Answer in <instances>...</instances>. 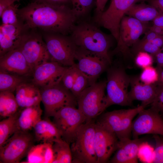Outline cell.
<instances>
[{"mask_svg": "<svg viewBox=\"0 0 163 163\" xmlns=\"http://www.w3.org/2000/svg\"><path fill=\"white\" fill-rule=\"evenodd\" d=\"M11 0L13 1L14 2H15L17 1H18L19 0Z\"/></svg>", "mask_w": 163, "mask_h": 163, "instance_id": "obj_49", "label": "cell"}, {"mask_svg": "<svg viewBox=\"0 0 163 163\" xmlns=\"http://www.w3.org/2000/svg\"><path fill=\"white\" fill-rule=\"evenodd\" d=\"M76 70L74 65L69 67L62 79L61 82L64 86L71 91L74 83Z\"/></svg>", "mask_w": 163, "mask_h": 163, "instance_id": "obj_37", "label": "cell"}, {"mask_svg": "<svg viewBox=\"0 0 163 163\" xmlns=\"http://www.w3.org/2000/svg\"><path fill=\"white\" fill-rule=\"evenodd\" d=\"M43 36L50 61L66 67L75 65L77 46L70 36L44 32Z\"/></svg>", "mask_w": 163, "mask_h": 163, "instance_id": "obj_7", "label": "cell"}, {"mask_svg": "<svg viewBox=\"0 0 163 163\" xmlns=\"http://www.w3.org/2000/svg\"><path fill=\"white\" fill-rule=\"evenodd\" d=\"M33 2L53 5L68 6L71 4V0H34Z\"/></svg>", "mask_w": 163, "mask_h": 163, "instance_id": "obj_39", "label": "cell"}, {"mask_svg": "<svg viewBox=\"0 0 163 163\" xmlns=\"http://www.w3.org/2000/svg\"><path fill=\"white\" fill-rule=\"evenodd\" d=\"M149 5L155 8L160 14H163V0H148Z\"/></svg>", "mask_w": 163, "mask_h": 163, "instance_id": "obj_41", "label": "cell"}, {"mask_svg": "<svg viewBox=\"0 0 163 163\" xmlns=\"http://www.w3.org/2000/svg\"><path fill=\"white\" fill-rule=\"evenodd\" d=\"M148 0H111L108 8L96 15V22L109 30L118 42L120 38V27L123 18L133 5L137 2Z\"/></svg>", "mask_w": 163, "mask_h": 163, "instance_id": "obj_12", "label": "cell"}, {"mask_svg": "<svg viewBox=\"0 0 163 163\" xmlns=\"http://www.w3.org/2000/svg\"><path fill=\"white\" fill-rule=\"evenodd\" d=\"M156 69L159 74L158 80L156 83L158 84L163 85V69H158L157 68Z\"/></svg>", "mask_w": 163, "mask_h": 163, "instance_id": "obj_48", "label": "cell"}, {"mask_svg": "<svg viewBox=\"0 0 163 163\" xmlns=\"http://www.w3.org/2000/svg\"><path fill=\"white\" fill-rule=\"evenodd\" d=\"M106 105L107 108L113 105L130 106L128 88L130 77L121 67H111L107 70Z\"/></svg>", "mask_w": 163, "mask_h": 163, "instance_id": "obj_4", "label": "cell"}, {"mask_svg": "<svg viewBox=\"0 0 163 163\" xmlns=\"http://www.w3.org/2000/svg\"><path fill=\"white\" fill-rule=\"evenodd\" d=\"M149 29L155 32L160 35H163V27L153 25L149 27Z\"/></svg>", "mask_w": 163, "mask_h": 163, "instance_id": "obj_47", "label": "cell"}, {"mask_svg": "<svg viewBox=\"0 0 163 163\" xmlns=\"http://www.w3.org/2000/svg\"><path fill=\"white\" fill-rule=\"evenodd\" d=\"M14 3L11 0H0V16L6 9Z\"/></svg>", "mask_w": 163, "mask_h": 163, "instance_id": "obj_44", "label": "cell"}, {"mask_svg": "<svg viewBox=\"0 0 163 163\" xmlns=\"http://www.w3.org/2000/svg\"><path fill=\"white\" fill-rule=\"evenodd\" d=\"M154 58L156 63V68L158 69H163V46L155 55Z\"/></svg>", "mask_w": 163, "mask_h": 163, "instance_id": "obj_40", "label": "cell"}, {"mask_svg": "<svg viewBox=\"0 0 163 163\" xmlns=\"http://www.w3.org/2000/svg\"><path fill=\"white\" fill-rule=\"evenodd\" d=\"M72 9L77 18L84 16L92 8L95 0H71Z\"/></svg>", "mask_w": 163, "mask_h": 163, "instance_id": "obj_30", "label": "cell"}, {"mask_svg": "<svg viewBox=\"0 0 163 163\" xmlns=\"http://www.w3.org/2000/svg\"><path fill=\"white\" fill-rule=\"evenodd\" d=\"M151 42L158 47L161 48L163 46V35H160Z\"/></svg>", "mask_w": 163, "mask_h": 163, "instance_id": "obj_45", "label": "cell"}, {"mask_svg": "<svg viewBox=\"0 0 163 163\" xmlns=\"http://www.w3.org/2000/svg\"><path fill=\"white\" fill-rule=\"evenodd\" d=\"M145 108L140 105L133 108L107 112L102 115L96 123L115 134L119 140L130 138L133 120Z\"/></svg>", "mask_w": 163, "mask_h": 163, "instance_id": "obj_6", "label": "cell"}, {"mask_svg": "<svg viewBox=\"0 0 163 163\" xmlns=\"http://www.w3.org/2000/svg\"><path fill=\"white\" fill-rule=\"evenodd\" d=\"M155 142L153 151L152 162L163 163V137L157 135H153Z\"/></svg>", "mask_w": 163, "mask_h": 163, "instance_id": "obj_35", "label": "cell"}, {"mask_svg": "<svg viewBox=\"0 0 163 163\" xmlns=\"http://www.w3.org/2000/svg\"><path fill=\"white\" fill-rule=\"evenodd\" d=\"M106 81L96 82L85 89L77 98L78 108L86 121L92 120L107 108Z\"/></svg>", "mask_w": 163, "mask_h": 163, "instance_id": "obj_5", "label": "cell"}, {"mask_svg": "<svg viewBox=\"0 0 163 163\" xmlns=\"http://www.w3.org/2000/svg\"><path fill=\"white\" fill-rule=\"evenodd\" d=\"M41 101L44 107L45 118L53 117L62 108L77 105V99L62 82L55 85L40 88Z\"/></svg>", "mask_w": 163, "mask_h": 163, "instance_id": "obj_10", "label": "cell"}, {"mask_svg": "<svg viewBox=\"0 0 163 163\" xmlns=\"http://www.w3.org/2000/svg\"><path fill=\"white\" fill-rule=\"evenodd\" d=\"M95 123L86 121L77 131L71 149L72 162L97 163L94 147Z\"/></svg>", "mask_w": 163, "mask_h": 163, "instance_id": "obj_3", "label": "cell"}, {"mask_svg": "<svg viewBox=\"0 0 163 163\" xmlns=\"http://www.w3.org/2000/svg\"><path fill=\"white\" fill-rule=\"evenodd\" d=\"M76 68L75 77L71 92L77 99L81 93L90 85L87 78Z\"/></svg>", "mask_w": 163, "mask_h": 163, "instance_id": "obj_32", "label": "cell"}, {"mask_svg": "<svg viewBox=\"0 0 163 163\" xmlns=\"http://www.w3.org/2000/svg\"><path fill=\"white\" fill-rule=\"evenodd\" d=\"M29 29L21 21L16 24H2L0 26V57L18 48L23 35Z\"/></svg>", "mask_w": 163, "mask_h": 163, "instance_id": "obj_18", "label": "cell"}, {"mask_svg": "<svg viewBox=\"0 0 163 163\" xmlns=\"http://www.w3.org/2000/svg\"><path fill=\"white\" fill-rule=\"evenodd\" d=\"M18 5L13 3L2 12L0 16L2 24H16L21 21L18 14Z\"/></svg>", "mask_w": 163, "mask_h": 163, "instance_id": "obj_31", "label": "cell"}, {"mask_svg": "<svg viewBox=\"0 0 163 163\" xmlns=\"http://www.w3.org/2000/svg\"><path fill=\"white\" fill-rule=\"evenodd\" d=\"M136 54L135 63L138 67L142 69L152 66L154 61L152 56L148 53L139 51Z\"/></svg>", "mask_w": 163, "mask_h": 163, "instance_id": "obj_36", "label": "cell"}, {"mask_svg": "<svg viewBox=\"0 0 163 163\" xmlns=\"http://www.w3.org/2000/svg\"><path fill=\"white\" fill-rule=\"evenodd\" d=\"M24 82L22 76L0 71V91L13 92L19 85Z\"/></svg>", "mask_w": 163, "mask_h": 163, "instance_id": "obj_29", "label": "cell"}, {"mask_svg": "<svg viewBox=\"0 0 163 163\" xmlns=\"http://www.w3.org/2000/svg\"><path fill=\"white\" fill-rule=\"evenodd\" d=\"M29 30L23 35L18 48L33 72L37 66L50 61V57L42 36Z\"/></svg>", "mask_w": 163, "mask_h": 163, "instance_id": "obj_11", "label": "cell"}, {"mask_svg": "<svg viewBox=\"0 0 163 163\" xmlns=\"http://www.w3.org/2000/svg\"><path fill=\"white\" fill-rule=\"evenodd\" d=\"M145 34V36L142 40L149 41H152L160 35L149 29Z\"/></svg>", "mask_w": 163, "mask_h": 163, "instance_id": "obj_43", "label": "cell"}, {"mask_svg": "<svg viewBox=\"0 0 163 163\" xmlns=\"http://www.w3.org/2000/svg\"><path fill=\"white\" fill-rule=\"evenodd\" d=\"M53 117V122L60 131L62 139L69 144L74 140L79 128L86 120L78 108L71 105L62 108Z\"/></svg>", "mask_w": 163, "mask_h": 163, "instance_id": "obj_13", "label": "cell"}, {"mask_svg": "<svg viewBox=\"0 0 163 163\" xmlns=\"http://www.w3.org/2000/svg\"><path fill=\"white\" fill-rule=\"evenodd\" d=\"M107 1L108 0H95L96 15L99 14L104 11Z\"/></svg>", "mask_w": 163, "mask_h": 163, "instance_id": "obj_42", "label": "cell"}, {"mask_svg": "<svg viewBox=\"0 0 163 163\" xmlns=\"http://www.w3.org/2000/svg\"><path fill=\"white\" fill-rule=\"evenodd\" d=\"M126 14L144 23L153 20L160 13L154 7L143 2L132 6Z\"/></svg>", "mask_w": 163, "mask_h": 163, "instance_id": "obj_25", "label": "cell"}, {"mask_svg": "<svg viewBox=\"0 0 163 163\" xmlns=\"http://www.w3.org/2000/svg\"><path fill=\"white\" fill-rule=\"evenodd\" d=\"M132 134L133 139L145 134L163 136V117L151 107L142 109L133 122Z\"/></svg>", "mask_w": 163, "mask_h": 163, "instance_id": "obj_15", "label": "cell"}, {"mask_svg": "<svg viewBox=\"0 0 163 163\" xmlns=\"http://www.w3.org/2000/svg\"><path fill=\"white\" fill-rule=\"evenodd\" d=\"M15 91L16 100L21 109L40 104L41 101L40 88L32 82L22 83Z\"/></svg>", "mask_w": 163, "mask_h": 163, "instance_id": "obj_22", "label": "cell"}, {"mask_svg": "<svg viewBox=\"0 0 163 163\" xmlns=\"http://www.w3.org/2000/svg\"><path fill=\"white\" fill-rule=\"evenodd\" d=\"M33 129L36 141L52 144L55 141L62 139L60 131L49 118L40 120Z\"/></svg>", "mask_w": 163, "mask_h": 163, "instance_id": "obj_23", "label": "cell"}, {"mask_svg": "<svg viewBox=\"0 0 163 163\" xmlns=\"http://www.w3.org/2000/svg\"><path fill=\"white\" fill-rule=\"evenodd\" d=\"M139 77L141 82L144 84H154L158 81L159 74L156 67L151 66L143 69Z\"/></svg>", "mask_w": 163, "mask_h": 163, "instance_id": "obj_33", "label": "cell"}, {"mask_svg": "<svg viewBox=\"0 0 163 163\" xmlns=\"http://www.w3.org/2000/svg\"><path fill=\"white\" fill-rule=\"evenodd\" d=\"M18 14L29 29L66 35L71 33L77 18L69 6L34 2L18 9Z\"/></svg>", "mask_w": 163, "mask_h": 163, "instance_id": "obj_1", "label": "cell"}, {"mask_svg": "<svg viewBox=\"0 0 163 163\" xmlns=\"http://www.w3.org/2000/svg\"><path fill=\"white\" fill-rule=\"evenodd\" d=\"M0 71L21 76L33 72L18 48L9 51L0 57Z\"/></svg>", "mask_w": 163, "mask_h": 163, "instance_id": "obj_19", "label": "cell"}, {"mask_svg": "<svg viewBox=\"0 0 163 163\" xmlns=\"http://www.w3.org/2000/svg\"><path fill=\"white\" fill-rule=\"evenodd\" d=\"M149 27L148 23L142 22L129 16H124L120 23V38L116 50L127 55L129 53V47L136 43Z\"/></svg>", "mask_w": 163, "mask_h": 163, "instance_id": "obj_14", "label": "cell"}, {"mask_svg": "<svg viewBox=\"0 0 163 163\" xmlns=\"http://www.w3.org/2000/svg\"><path fill=\"white\" fill-rule=\"evenodd\" d=\"M119 141L115 134L95 123L94 147L97 163L108 161L117 149Z\"/></svg>", "mask_w": 163, "mask_h": 163, "instance_id": "obj_17", "label": "cell"}, {"mask_svg": "<svg viewBox=\"0 0 163 163\" xmlns=\"http://www.w3.org/2000/svg\"><path fill=\"white\" fill-rule=\"evenodd\" d=\"M19 106L13 92L0 91V116L5 118L14 115L18 110Z\"/></svg>", "mask_w": 163, "mask_h": 163, "instance_id": "obj_26", "label": "cell"}, {"mask_svg": "<svg viewBox=\"0 0 163 163\" xmlns=\"http://www.w3.org/2000/svg\"><path fill=\"white\" fill-rule=\"evenodd\" d=\"M77 46L100 53L111 61L110 39L96 25L84 22L74 26L70 36Z\"/></svg>", "mask_w": 163, "mask_h": 163, "instance_id": "obj_2", "label": "cell"}, {"mask_svg": "<svg viewBox=\"0 0 163 163\" xmlns=\"http://www.w3.org/2000/svg\"><path fill=\"white\" fill-rule=\"evenodd\" d=\"M157 84L156 94L151 104V107L159 112L163 117V85Z\"/></svg>", "mask_w": 163, "mask_h": 163, "instance_id": "obj_38", "label": "cell"}, {"mask_svg": "<svg viewBox=\"0 0 163 163\" xmlns=\"http://www.w3.org/2000/svg\"><path fill=\"white\" fill-rule=\"evenodd\" d=\"M35 141L34 135L29 131H17L0 146V162H20L28 155Z\"/></svg>", "mask_w": 163, "mask_h": 163, "instance_id": "obj_9", "label": "cell"}, {"mask_svg": "<svg viewBox=\"0 0 163 163\" xmlns=\"http://www.w3.org/2000/svg\"><path fill=\"white\" fill-rule=\"evenodd\" d=\"M69 67L49 61L36 67L34 70L32 82L40 88L51 86L60 83Z\"/></svg>", "mask_w": 163, "mask_h": 163, "instance_id": "obj_16", "label": "cell"}, {"mask_svg": "<svg viewBox=\"0 0 163 163\" xmlns=\"http://www.w3.org/2000/svg\"><path fill=\"white\" fill-rule=\"evenodd\" d=\"M53 159L52 163H72V157L69 144L62 139L54 141L52 145Z\"/></svg>", "mask_w": 163, "mask_h": 163, "instance_id": "obj_27", "label": "cell"}, {"mask_svg": "<svg viewBox=\"0 0 163 163\" xmlns=\"http://www.w3.org/2000/svg\"><path fill=\"white\" fill-rule=\"evenodd\" d=\"M21 109L14 115L0 122V146L17 131L19 130L18 120Z\"/></svg>", "mask_w": 163, "mask_h": 163, "instance_id": "obj_28", "label": "cell"}, {"mask_svg": "<svg viewBox=\"0 0 163 163\" xmlns=\"http://www.w3.org/2000/svg\"><path fill=\"white\" fill-rule=\"evenodd\" d=\"M43 111L40 104L21 109L18 123L20 130L29 131L41 119Z\"/></svg>", "mask_w": 163, "mask_h": 163, "instance_id": "obj_24", "label": "cell"}, {"mask_svg": "<svg viewBox=\"0 0 163 163\" xmlns=\"http://www.w3.org/2000/svg\"><path fill=\"white\" fill-rule=\"evenodd\" d=\"M75 66L88 78L90 86L96 82L100 75L109 68L111 61L100 53L77 46Z\"/></svg>", "mask_w": 163, "mask_h": 163, "instance_id": "obj_8", "label": "cell"}, {"mask_svg": "<svg viewBox=\"0 0 163 163\" xmlns=\"http://www.w3.org/2000/svg\"><path fill=\"white\" fill-rule=\"evenodd\" d=\"M130 89L128 96L131 102L138 100L141 102V105L145 107L151 104L155 97L157 90V83L147 85L140 81L139 76L130 77Z\"/></svg>", "mask_w": 163, "mask_h": 163, "instance_id": "obj_21", "label": "cell"}, {"mask_svg": "<svg viewBox=\"0 0 163 163\" xmlns=\"http://www.w3.org/2000/svg\"><path fill=\"white\" fill-rule=\"evenodd\" d=\"M153 25L163 27V14H160L153 21Z\"/></svg>", "mask_w": 163, "mask_h": 163, "instance_id": "obj_46", "label": "cell"}, {"mask_svg": "<svg viewBox=\"0 0 163 163\" xmlns=\"http://www.w3.org/2000/svg\"><path fill=\"white\" fill-rule=\"evenodd\" d=\"M133 46V52L137 53L139 51H143L151 54L153 57L161 48L153 44L151 41L142 40L138 41Z\"/></svg>", "mask_w": 163, "mask_h": 163, "instance_id": "obj_34", "label": "cell"}, {"mask_svg": "<svg viewBox=\"0 0 163 163\" xmlns=\"http://www.w3.org/2000/svg\"><path fill=\"white\" fill-rule=\"evenodd\" d=\"M143 139L138 138L119 140L116 151L110 162L112 163H137L138 155Z\"/></svg>", "mask_w": 163, "mask_h": 163, "instance_id": "obj_20", "label": "cell"}]
</instances>
